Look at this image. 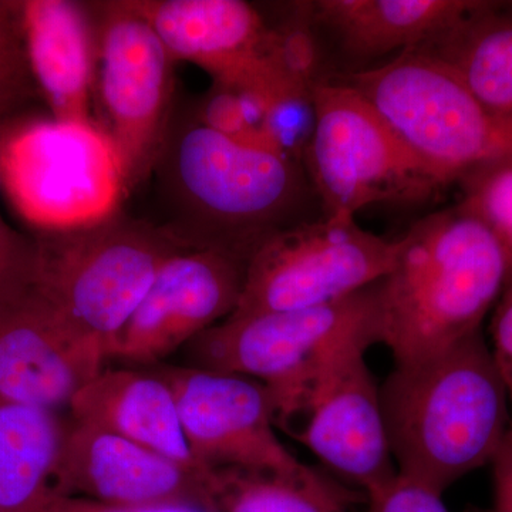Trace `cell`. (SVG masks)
<instances>
[{
	"mask_svg": "<svg viewBox=\"0 0 512 512\" xmlns=\"http://www.w3.org/2000/svg\"><path fill=\"white\" fill-rule=\"evenodd\" d=\"M503 453L507 454L508 457L512 460V419L510 424V430H508L507 439H505V443L503 448H501Z\"/></svg>",
	"mask_w": 512,
	"mask_h": 512,
	"instance_id": "32",
	"label": "cell"
},
{
	"mask_svg": "<svg viewBox=\"0 0 512 512\" xmlns=\"http://www.w3.org/2000/svg\"><path fill=\"white\" fill-rule=\"evenodd\" d=\"M477 0H315L296 2L316 40L356 62L433 45ZM396 55V56H397Z\"/></svg>",
	"mask_w": 512,
	"mask_h": 512,
	"instance_id": "18",
	"label": "cell"
},
{
	"mask_svg": "<svg viewBox=\"0 0 512 512\" xmlns=\"http://www.w3.org/2000/svg\"><path fill=\"white\" fill-rule=\"evenodd\" d=\"M64 426L55 412L0 402V512H50Z\"/></svg>",
	"mask_w": 512,
	"mask_h": 512,
	"instance_id": "21",
	"label": "cell"
},
{
	"mask_svg": "<svg viewBox=\"0 0 512 512\" xmlns=\"http://www.w3.org/2000/svg\"><path fill=\"white\" fill-rule=\"evenodd\" d=\"M69 409L73 420L110 431L192 471H210L192 456L173 390L157 373L101 370L73 397Z\"/></svg>",
	"mask_w": 512,
	"mask_h": 512,
	"instance_id": "19",
	"label": "cell"
},
{
	"mask_svg": "<svg viewBox=\"0 0 512 512\" xmlns=\"http://www.w3.org/2000/svg\"><path fill=\"white\" fill-rule=\"evenodd\" d=\"M366 500L367 512H450L443 494L399 473L367 493Z\"/></svg>",
	"mask_w": 512,
	"mask_h": 512,
	"instance_id": "26",
	"label": "cell"
},
{
	"mask_svg": "<svg viewBox=\"0 0 512 512\" xmlns=\"http://www.w3.org/2000/svg\"><path fill=\"white\" fill-rule=\"evenodd\" d=\"M461 201L500 242L512 274V154L478 165L457 183Z\"/></svg>",
	"mask_w": 512,
	"mask_h": 512,
	"instance_id": "23",
	"label": "cell"
},
{
	"mask_svg": "<svg viewBox=\"0 0 512 512\" xmlns=\"http://www.w3.org/2000/svg\"><path fill=\"white\" fill-rule=\"evenodd\" d=\"M158 167L190 221L174 234L188 247L221 249L247 265L276 232L323 217L302 163L197 120L170 133Z\"/></svg>",
	"mask_w": 512,
	"mask_h": 512,
	"instance_id": "3",
	"label": "cell"
},
{
	"mask_svg": "<svg viewBox=\"0 0 512 512\" xmlns=\"http://www.w3.org/2000/svg\"><path fill=\"white\" fill-rule=\"evenodd\" d=\"M420 52L447 64L485 109L512 123V3L477 0L453 29Z\"/></svg>",
	"mask_w": 512,
	"mask_h": 512,
	"instance_id": "20",
	"label": "cell"
},
{
	"mask_svg": "<svg viewBox=\"0 0 512 512\" xmlns=\"http://www.w3.org/2000/svg\"><path fill=\"white\" fill-rule=\"evenodd\" d=\"M380 393L397 473L440 494L493 463L510 430V393L483 330L394 366Z\"/></svg>",
	"mask_w": 512,
	"mask_h": 512,
	"instance_id": "1",
	"label": "cell"
},
{
	"mask_svg": "<svg viewBox=\"0 0 512 512\" xmlns=\"http://www.w3.org/2000/svg\"><path fill=\"white\" fill-rule=\"evenodd\" d=\"M356 218L322 217L276 232L248 261L232 315L299 311L348 298L382 281L399 254Z\"/></svg>",
	"mask_w": 512,
	"mask_h": 512,
	"instance_id": "10",
	"label": "cell"
},
{
	"mask_svg": "<svg viewBox=\"0 0 512 512\" xmlns=\"http://www.w3.org/2000/svg\"><path fill=\"white\" fill-rule=\"evenodd\" d=\"M174 62L185 60L211 74L214 83L245 90L266 104L308 94L284 62L278 26L242 0H130Z\"/></svg>",
	"mask_w": 512,
	"mask_h": 512,
	"instance_id": "12",
	"label": "cell"
},
{
	"mask_svg": "<svg viewBox=\"0 0 512 512\" xmlns=\"http://www.w3.org/2000/svg\"><path fill=\"white\" fill-rule=\"evenodd\" d=\"M40 97L30 69L22 3L0 0V124L22 120V111Z\"/></svg>",
	"mask_w": 512,
	"mask_h": 512,
	"instance_id": "24",
	"label": "cell"
},
{
	"mask_svg": "<svg viewBox=\"0 0 512 512\" xmlns=\"http://www.w3.org/2000/svg\"><path fill=\"white\" fill-rule=\"evenodd\" d=\"M508 393H510V400L512 404V382L507 384Z\"/></svg>",
	"mask_w": 512,
	"mask_h": 512,
	"instance_id": "33",
	"label": "cell"
},
{
	"mask_svg": "<svg viewBox=\"0 0 512 512\" xmlns=\"http://www.w3.org/2000/svg\"><path fill=\"white\" fill-rule=\"evenodd\" d=\"M247 262L221 249L188 248L161 266L121 330L110 359L153 366L237 309Z\"/></svg>",
	"mask_w": 512,
	"mask_h": 512,
	"instance_id": "14",
	"label": "cell"
},
{
	"mask_svg": "<svg viewBox=\"0 0 512 512\" xmlns=\"http://www.w3.org/2000/svg\"><path fill=\"white\" fill-rule=\"evenodd\" d=\"M50 512H204L194 507L119 508L56 494Z\"/></svg>",
	"mask_w": 512,
	"mask_h": 512,
	"instance_id": "29",
	"label": "cell"
},
{
	"mask_svg": "<svg viewBox=\"0 0 512 512\" xmlns=\"http://www.w3.org/2000/svg\"><path fill=\"white\" fill-rule=\"evenodd\" d=\"M491 350L505 380L512 382V274L508 275L491 318Z\"/></svg>",
	"mask_w": 512,
	"mask_h": 512,
	"instance_id": "28",
	"label": "cell"
},
{
	"mask_svg": "<svg viewBox=\"0 0 512 512\" xmlns=\"http://www.w3.org/2000/svg\"><path fill=\"white\" fill-rule=\"evenodd\" d=\"M366 497L308 467L301 474L210 470L204 512H349Z\"/></svg>",
	"mask_w": 512,
	"mask_h": 512,
	"instance_id": "22",
	"label": "cell"
},
{
	"mask_svg": "<svg viewBox=\"0 0 512 512\" xmlns=\"http://www.w3.org/2000/svg\"><path fill=\"white\" fill-rule=\"evenodd\" d=\"M377 285L316 308L228 316L188 343L191 367L264 384L275 419L333 356L380 343Z\"/></svg>",
	"mask_w": 512,
	"mask_h": 512,
	"instance_id": "6",
	"label": "cell"
},
{
	"mask_svg": "<svg viewBox=\"0 0 512 512\" xmlns=\"http://www.w3.org/2000/svg\"><path fill=\"white\" fill-rule=\"evenodd\" d=\"M19 121H16V123H19ZM16 123L0 124V190H2V188H3V177H2L3 147H5L6 138H8L10 130H12L13 126H15Z\"/></svg>",
	"mask_w": 512,
	"mask_h": 512,
	"instance_id": "31",
	"label": "cell"
},
{
	"mask_svg": "<svg viewBox=\"0 0 512 512\" xmlns=\"http://www.w3.org/2000/svg\"><path fill=\"white\" fill-rule=\"evenodd\" d=\"M266 109L265 101L255 94L212 83L195 120L238 143L276 153L266 133Z\"/></svg>",
	"mask_w": 512,
	"mask_h": 512,
	"instance_id": "25",
	"label": "cell"
},
{
	"mask_svg": "<svg viewBox=\"0 0 512 512\" xmlns=\"http://www.w3.org/2000/svg\"><path fill=\"white\" fill-rule=\"evenodd\" d=\"M367 349L350 346L333 356L275 413L276 427L365 494L397 474Z\"/></svg>",
	"mask_w": 512,
	"mask_h": 512,
	"instance_id": "11",
	"label": "cell"
},
{
	"mask_svg": "<svg viewBox=\"0 0 512 512\" xmlns=\"http://www.w3.org/2000/svg\"><path fill=\"white\" fill-rule=\"evenodd\" d=\"M20 3L30 69L52 119L96 123L94 3L76 0H22Z\"/></svg>",
	"mask_w": 512,
	"mask_h": 512,
	"instance_id": "17",
	"label": "cell"
},
{
	"mask_svg": "<svg viewBox=\"0 0 512 512\" xmlns=\"http://www.w3.org/2000/svg\"><path fill=\"white\" fill-rule=\"evenodd\" d=\"M508 275L500 242L463 205L427 215L377 285L380 343L396 365L446 352L480 332Z\"/></svg>",
	"mask_w": 512,
	"mask_h": 512,
	"instance_id": "2",
	"label": "cell"
},
{
	"mask_svg": "<svg viewBox=\"0 0 512 512\" xmlns=\"http://www.w3.org/2000/svg\"><path fill=\"white\" fill-rule=\"evenodd\" d=\"M3 187L40 232L106 220L127 195L119 154L96 123L20 120L2 153Z\"/></svg>",
	"mask_w": 512,
	"mask_h": 512,
	"instance_id": "8",
	"label": "cell"
},
{
	"mask_svg": "<svg viewBox=\"0 0 512 512\" xmlns=\"http://www.w3.org/2000/svg\"><path fill=\"white\" fill-rule=\"evenodd\" d=\"M493 466L494 503L491 512H512V460L500 450Z\"/></svg>",
	"mask_w": 512,
	"mask_h": 512,
	"instance_id": "30",
	"label": "cell"
},
{
	"mask_svg": "<svg viewBox=\"0 0 512 512\" xmlns=\"http://www.w3.org/2000/svg\"><path fill=\"white\" fill-rule=\"evenodd\" d=\"M35 264V238L20 234L0 217V296L32 284Z\"/></svg>",
	"mask_w": 512,
	"mask_h": 512,
	"instance_id": "27",
	"label": "cell"
},
{
	"mask_svg": "<svg viewBox=\"0 0 512 512\" xmlns=\"http://www.w3.org/2000/svg\"><path fill=\"white\" fill-rule=\"evenodd\" d=\"M32 285L79 335L110 352L161 266L188 249L170 228L117 211L106 220L35 237Z\"/></svg>",
	"mask_w": 512,
	"mask_h": 512,
	"instance_id": "4",
	"label": "cell"
},
{
	"mask_svg": "<svg viewBox=\"0 0 512 512\" xmlns=\"http://www.w3.org/2000/svg\"><path fill=\"white\" fill-rule=\"evenodd\" d=\"M342 82L362 93L451 184L512 154V123L485 109L447 64L420 50L346 74Z\"/></svg>",
	"mask_w": 512,
	"mask_h": 512,
	"instance_id": "7",
	"label": "cell"
},
{
	"mask_svg": "<svg viewBox=\"0 0 512 512\" xmlns=\"http://www.w3.org/2000/svg\"><path fill=\"white\" fill-rule=\"evenodd\" d=\"M94 10V119L116 147L128 194L157 170L167 146L175 62L130 0Z\"/></svg>",
	"mask_w": 512,
	"mask_h": 512,
	"instance_id": "9",
	"label": "cell"
},
{
	"mask_svg": "<svg viewBox=\"0 0 512 512\" xmlns=\"http://www.w3.org/2000/svg\"><path fill=\"white\" fill-rule=\"evenodd\" d=\"M154 373L173 390L188 447L204 470L301 474L309 467L279 439L264 384L191 366Z\"/></svg>",
	"mask_w": 512,
	"mask_h": 512,
	"instance_id": "13",
	"label": "cell"
},
{
	"mask_svg": "<svg viewBox=\"0 0 512 512\" xmlns=\"http://www.w3.org/2000/svg\"><path fill=\"white\" fill-rule=\"evenodd\" d=\"M315 127L303 167L323 217L356 218L370 205H420L451 185L342 80L312 90Z\"/></svg>",
	"mask_w": 512,
	"mask_h": 512,
	"instance_id": "5",
	"label": "cell"
},
{
	"mask_svg": "<svg viewBox=\"0 0 512 512\" xmlns=\"http://www.w3.org/2000/svg\"><path fill=\"white\" fill-rule=\"evenodd\" d=\"M210 471L198 473L110 431L73 420L64 426L56 494L119 508L204 511Z\"/></svg>",
	"mask_w": 512,
	"mask_h": 512,
	"instance_id": "16",
	"label": "cell"
},
{
	"mask_svg": "<svg viewBox=\"0 0 512 512\" xmlns=\"http://www.w3.org/2000/svg\"><path fill=\"white\" fill-rule=\"evenodd\" d=\"M107 359L103 346L74 332L32 284L0 296V402L56 413Z\"/></svg>",
	"mask_w": 512,
	"mask_h": 512,
	"instance_id": "15",
	"label": "cell"
}]
</instances>
